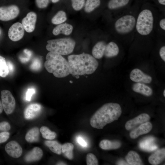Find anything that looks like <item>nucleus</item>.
<instances>
[{"instance_id": "27", "label": "nucleus", "mask_w": 165, "mask_h": 165, "mask_svg": "<svg viewBox=\"0 0 165 165\" xmlns=\"http://www.w3.org/2000/svg\"><path fill=\"white\" fill-rule=\"evenodd\" d=\"M74 148L73 144L70 143H66L62 145L61 152L64 156L69 160L73 158V151Z\"/></svg>"}, {"instance_id": "29", "label": "nucleus", "mask_w": 165, "mask_h": 165, "mask_svg": "<svg viewBox=\"0 0 165 165\" xmlns=\"http://www.w3.org/2000/svg\"><path fill=\"white\" fill-rule=\"evenodd\" d=\"M101 4L100 0H86L84 5V11L90 13L98 7Z\"/></svg>"}, {"instance_id": "21", "label": "nucleus", "mask_w": 165, "mask_h": 165, "mask_svg": "<svg viewBox=\"0 0 165 165\" xmlns=\"http://www.w3.org/2000/svg\"><path fill=\"white\" fill-rule=\"evenodd\" d=\"M106 44L104 41L97 42L92 50V56L96 59H100L104 55Z\"/></svg>"}, {"instance_id": "34", "label": "nucleus", "mask_w": 165, "mask_h": 165, "mask_svg": "<svg viewBox=\"0 0 165 165\" xmlns=\"http://www.w3.org/2000/svg\"><path fill=\"white\" fill-rule=\"evenodd\" d=\"M86 163L87 165H97L98 162L96 156L93 153H88L86 156Z\"/></svg>"}, {"instance_id": "31", "label": "nucleus", "mask_w": 165, "mask_h": 165, "mask_svg": "<svg viewBox=\"0 0 165 165\" xmlns=\"http://www.w3.org/2000/svg\"><path fill=\"white\" fill-rule=\"evenodd\" d=\"M39 131L42 134V137L45 139L51 140L55 138L56 134L51 131L48 127L42 126L40 128Z\"/></svg>"}, {"instance_id": "36", "label": "nucleus", "mask_w": 165, "mask_h": 165, "mask_svg": "<svg viewBox=\"0 0 165 165\" xmlns=\"http://www.w3.org/2000/svg\"><path fill=\"white\" fill-rule=\"evenodd\" d=\"M41 66L40 61L38 58L34 59L31 66V68L34 70H37L39 69Z\"/></svg>"}, {"instance_id": "49", "label": "nucleus", "mask_w": 165, "mask_h": 165, "mask_svg": "<svg viewBox=\"0 0 165 165\" xmlns=\"http://www.w3.org/2000/svg\"><path fill=\"white\" fill-rule=\"evenodd\" d=\"M163 95L165 97V90H164L163 92Z\"/></svg>"}, {"instance_id": "17", "label": "nucleus", "mask_w": 165, "mask_h": 165, "mask_svg": "<svg viewBox=\"0 0 165 165\" xmlns=\"http://www.w3.org/2000/svg\"><path fill=\"white\" fill-rule=\"evenodd\" d=\"M73 29V27L71 24L67 23H62L58 25L53 29L52 33L55 36L60 34L68 35L71 34Z\"/></svg>"}, {"instance_id": "5", "label": "nucleus", "mask_w": 165, "mask_h": 165, "mask_svg": "<svg viewBox=\"0 0 165 165\" xmlns=\"http://www.w3.org/2000/svg\"><path fill=\"white\" fill-rule=\"evenodd\" d=\"M154 17L152 11L144 9L139 13L136 20L135 28L140 35L145 36L152 31L154 26Z\"/></svg>"}, {"instance_id": "19", "label": "nucleus", "mask_w": 165, "mask_h": 165, "mask_svg": "<svg viewBox=\"0 0 165 165\" xmlns=\"http://www.w3.org/2000/svg\"><path fill=\"white\" fill-rule=\"evenodd\" d=\"M134 91L147 96H150L152 94V89L144 83L137 82L133 84L132 87Z\"/></svg>"}, {"instance_id": "9", "label": "nucleus", "mask_w": 165, "mask_h": 165, "mask_svg": "<svg viewBox=\"0 0 165 165\" xmlns=\"http://www.w3.org/2000/svg\"><path fill=\"white\" fill-rule=\"evenodd\" d=\"M24 31V29L21 23L17 22L10 26L8 30V36L11 41H18L23 38Z\"/></svg>"}, {"instance_id": "16", "label": "nucleus", "mask_w": 165, "mask_h": 165, "mask_svg": "<svg viewBox=\"0 0 165 165\" xmlns=\"http://www.w3.org/2000/svg\"><path fill=\"white\" fill-rule=\"evenodd\" d=\"M155 139L153 137H148L141 140L139 143L140 148L143 151L151 152L156 150L158 146L155 143Z\"/></svg>"}, {"instance_id": "14", "label": "nucleus", "mask_w": 165, "mask_h": 165, "mask_svg": "<svg viewBox=\"0 0 165 165\" xmlns=\"http://www.w3.org/2000/svg\"><path fill=\"white\" fill-rule=\"evenodd\" d=\"M150 119V116L146 113H142L138 115L134 119L127 122L125 127L127 130H130L138 124L147 122Z\"/></svg>"}, {"instance_id": "46", "label": "nucleus", "mask_w": 165, "mask_h": 165, "mask_svg": "<svg viewBox=\"0 0 165 165\" xmlns=\"http://www.w3.org/2000/svg\"><path fill=\"white\" fill-rule=\"evenodd\" d=\"M158 1L160 4L163 5H165V0H158Z\"/></svg>"}, {"instance_id": "10", "label": "nucleus", "mask_w": 165, "mask_h": 165, "mask_svg": "<svg viewBox=\"0 0 165 165\" xmlns=\"http://www.w3.org/2000/svg\"><path fill=\"white\" fill-rule=\"evenodd\" d=\"M37 20L36 13L32 11L28 13L22 20L21 24L25 31L29 33L33 32L35 29Z\"/></svg>"}, {"instance_id": "18", "label": "nucleus", "mask_w": 165, "mask_h": 165, "mask_svg": "<svg viewBox=\"0 0 165 165\" xmlns=\"http://www.w3.org/2000/svg\"><path fill=\"white\" fill-rule=\"evenodd\" d=\"M43 152L40 148L35 147L28 152L25 157V160L28 162L39 160L42 158Z\"/></svg>"}, {"instance_id": "3", "label": "nucleus", "mask_w": 165, "mask_h": 165, "mask_svg": "<svg viewBox=\"0 0 165 165\" xmlns=\"http://www.w3.org/2000/svg\"><path fill=\"white\" fill-rule=\"evenodd\" d=\"M44 67L49 73L57 78H63L70 74L68 61L61 55L49 52L46 56Z\"/></svg>"}, {"instance_id": "4", "label": "nucleus", "mask_w": 165, "mask_h": 165, "mask_svg": "<svg viewBox=\"0 0 165 165\" xmlns=\"http://www.w3.org/2000/svg\"><path fill=\"white\" fill-rule=\"evenodd\" d=\"M46 46V50L52 53L61 55L71 53L74 49L75 42L70 38H60L48 40Z\"/></svg>"}, {"instance_id": "42", "label": "nucleus", "mask_w": 165, "mask_h": 165, "mask_svg": "<svg viewBox=\"0 0 165 165\" xmlns=\"http://www.w3.org/2000/svg\"><path fill=\"white\" fill-rule=\"evenodd\" d=\"M159 25L160 28L163 30H165V19H161L159 22Z\"/></svg>"}, {"instance_id": "47", "label": "nucleus", "mask_w": 165, "mask_h": 165, "mask_svg": "<svg viewBox=\"0 0 165 165\" xmlns=\"http://www.w3.org/2000/svg\"><path fill=\"white\" fill-rule=\"evenodd\" d=\"M57 165H66L65 163L62 162H59L57 163Z\"/></svg>"}, {"instance_id": "44", "label": "nucleus", "mask_w": 165, "mask_h": 165, "mask_svg": "<svg viewBox=\"0 0 165 165\" xmlns=\"http://www.w3.org/2000/svg\"><path fill=\"white\" fill-rule=\"evenodd\" d=\"M116 164L119 165H129L128 163H127L125 161L122 160H119L117 162Z\"/></svg>"}, {"instance_id": "24", "label": "nucleus", "mask_w": 165, "mask_h": 165, "mask_svg": "<svg viewBox=\"0 0 165 165\" xmlns=\"http://www.w3.org/2000/svg\"><path fill=\"white\" fill-rule=\"evenodd\" d=\"M99 145L101 148L104 150L114 149L119 148L121 144L118 141L103 140L100 142Z\"/></svg>"}, {"instance_id": "1", "label": "nucleus", "mask_w": 165, "mask_h": 165, "mask_svg": "<svg viewBox=\"0 0 165 165\" xmlns=\"http://www.w3.org/2000/svg\"><path fill=\"white\" fill-rule=\"evenodd\" d=\"M70 74L81 75L93 73L98 65L97 60L92 56L85 53L73 54L68 57Z\"/></svg>"}, {"instance_id": "43", "label": "nucleus", "mask_w": 165, "mask_h": 165, "mask_svg": "<svg viewBox=\"0 0 165 165\" xmlns=\"http://www.w3.org/2000/svg\"><path fill=\"white\" fill-rule=\"evenodd\" d=\"M7 64L9 68V71L12 72L14 70V66L10 62H8Z\"/></svg>"}, {"instance_id": "28", "label": "nucleus", "mask_w": 165, "mask_h": 165, "mask_svg": "<svg viewBox=\"0 0 165 165\" xmlns=\"http://www.w3.org/2000/svg\"><path fill=\"white\" fill-rule=\"evenodd\" d=\"M67 20V17L65 12L63 10H60L53 17L51 21L53 24L58 25L63 23Z\"/></svg>"}, {"instance_id": "37", "label": "nucleus", "mask_w": 165, "mask_h": 165, "mask_svg": "<svg viewBox=\"0 0 165 165\" xmlns=\"http://www.w3.org/2000/svg\"><path fill=\"white\" fill-rule=\"evenodd\" d=\"M9 133L6 131L0 133V144L6 142L9 138Z\"/></svg>"}, {"instance_id": "11", "label": "nucleus", "mask_w": 165, "mask_h": 165, "mask_svg": "<svg viewBox=\"0 0 165 165\" xmlns=\"http://www.w3.org/2000/svg\"><path fill=\"white\" fill-rule=\"evenodd\" d=\"M130 79L137 82L149 83L152 81V78L150 75L143 72L138 68H135L131 72L130 75Z\"/></svg>"}, {"instance_id": "41", "label": "nucleus", "mask_w": 165, "mask_h": 165, "mask_svg": "<svg viewBox=\"0 0 165 165\" xmlns=\"http://www.w3.org/2000/svg\"><path fill=\"white\" fill-rule=\"evenodd\" d=\"M159 55L162 59L164 61H165V46H162L159 50Z\"/></svg>"}, {"instance_id": "32", "label": "nucleus", "mask_w": 165, "mask_h": 165, "mask_svg": "<svg viewBox=\"0 0 165 165\" xmlns=\"http://www.w3.org/2000/svg\"><path fill=\"white\" fill-rule=\"evenodd\" d=\"M9 70L4 57L0 56V76L6 77L8 74Z\"/></svg>"}, {"instance_id": "23", "label": "nucleus", "mask_w": 165, "mask_h": 165, "mask_svg": "<svg viewBox=\"0 0 165 165\" xmlns=\"http://www.w3.org/2000/svg\"><path fill=\"white\" fill-rule=\"evenodd\" d=\"M125 159L129 165H143L139 155L135 151H129L126 156Z\"/></svg>"}, {"instance_id": "22", "label": "nucleus", "mask_w": 165, "mask_h": 165, "mask_svg": "<svg viewBox=\"0 0 165 165\" xmlns=\"http://www.w3.org/2000/svg\"><path fill=\"white\" fill-rule=\"evenodd\" d=\"M118 45L113 42H110L106 45L104 54L107 58H111L117 56L119 53Z\"/></svg>"}, {"instance_id": "7", "label": "nucleus", "mask_w": 165, "mask_h": 165, "mask_svg": "<svg viewBox=\"0 0 165 165\" xmlns=\"http://www.w3.org/2000/svg\"><path fill=\"white\" fill-rule=\"evenodd\" d=\"M1 98L3 109L7 115L11 114L15 107V99L11 92L3 90L1 92Z\"/></svg>"}, {"instance_id": "25", "label": "nucleus", "mask_w": 165, "mask_h": 165, "mask_svg": "<svg viewBox=\"0 0 165 165\" xmlns=\"http://www.w3.org/2000/svg\"><path fill=\"white\" fill-rule=\"evenodd\" d=\"M39 130L38 128L35 127L30 129L25 137L26 140L29 143L37 142L39 140Z\"/></svg>"}, {"instance_id": "12", "label": "nucleus", "mask_w": 165, "mask_h": 165, "mask_svg": "<svg viewBox=\"0 0 165 165\" xmlns=\"http://www.w3.org/2000/svg\"><path fill=\"white\" fill-rule=\"evenodd\" d=\"M5 150L9 156L15 158L20 156L23 152L21 146L15 141H12L7 143L5 146Z\"/></svg>"}, {"instance_id": "2", "label": "nucleus", "mask_w": 165, "mask_h": 165, "mask_svg": "<svg viewBox=\"0 0 165 165\" xmlns=\"http://www.w3.org/2000/svg\"><path fill=\"white\" fill-rule=\"evenodd\" d=\"M122 109L119 104L109 103L103 105L92 116L90 123L93 128L102 129L108 124L117 120L121 115Z\"/></svg>"}, {"instance_id": "35", "label": "nucleus", "mask_w": 165, "mask_h": 165, "mask_svg": "<svg viewBox=\"0 0 165 165\" xmlns=\"http://www.w3.org/2000/svg\"><path fill=\"white\" fill-rule=\"evenodd\" d=\"M50 0H35L36 6L40 9L46 8L49 3Z\"/></svg>"}, {"instance_id": "30", "label": "nucleus", "mask_w": 165, "mask_h": 165, "mask_svg": "<svg viewBox=\"0 0 165 165\" xmlns=\"http://www.w3.org/2000/svg\"><path fill=\"white\" fill-rule=\"evenodd\" d=\"M130 0H110L108 4V8L113 10L123 7L127 5Z\"/></svg>"}, {"instance_id": "8", "label": "nucleus", "mask_w": 165, "mask_h": 165, "mask_svg": "<svg viewBox=\"0 0 165 165\" xmlns=\"http://www.w3.org/2000/svg\"><path fill=\"white\" fill-rule=\"evenodd\" d=\"M20 13V9L16 5L0 7V20L8 21L16 18Z\"/></svg>"}, {"instance_id": "15", "label": "nucleus", "mask_w": 165, "mask_h": 165, "mask_svg": "<svg viewBox=\"0 0 165 165\" xmlns=\"http://www.w3.org/2000/svg\"><path fill=\"white\" fill-rule=\"evenodd\" d=\"M152 128V125L149 122H146L141 124L138 127L132 130L130 135L132 139H135L139 136L149 132Z\"/></svg>"}, {"instance_id": "20", "label": "nucleus", "mask_w": 165, "mask_h": 165, "mask_svg": "<svg viewBox=\"0 0 165 165\" xmlns=\"http://www.w3.org/2000/svg\"><path fill=\"white\" fill-rule=\"evenodd\" d=\"M165 158V149H160L151 155L148 158L149 163L152 165H158L162 162Z\"/></svg>"}, {"instance_id": "45", "label": "nucleus", "mask_w": 165, "mask_h": 165, "mask_svg": "<svg viewBox=\"0 0 165 165\" xmlns=\"http://www.w3.org/2000/svg\"><path fill=\"white\" fill-rule=\"evenodd\" d=\"M3 109L2 101L0 100V114L2 112Z\"/></svg>"}, {"instance_id": "26", "label": "nucleus", "mask_w": 165, "mask_h": 165, "mask_svg": "<svg viewBox=\"0 0 165 165\" xmlns=\"http://www.w3.org/2000/svg\"><path fill=\"white\" fill-rule=\"evenodd\" d=\"M44 143L52 152L58 155L61 154L62 145L58 142L55 141L47 140Z\"/></svg>"}, {"instance_id": "38", "label": "nucleus", "mask_w": 165, "mask_h": 165, "mask_svg": "<svg viewBox=\"0 0 165 165\" xmlns=\"http://www.w3.org/2000/svg\"><path fill=\"white\" fill-rule=\"evenodd\" d=\"M10 128V126L8 122L4 121L0 123V131H8Z\"/></svg>"}, {"instance_id": "6", "label": "nucleus", "mask_w": 165, "mask_h": 165, "mask_svg": "<svg viewBox=\"0 0 165 165\" xmlns=\"http://www.w3.org/2000/svg\"><path fill=\"white\" fill-rule=\"evenodd\" d=\"M136 20L133 15L127 14L118 18L114 24L116 31L121 35L127 34L131 31L135 26Z\"/></svg>"}, {"instance_id": "13", "label": "nucleus", "mask_w": 165, "mask_h": 165, "mask_svg": "<svg viewBox=\"0 0 165 165\" xmlns=\"http://www.w3.org/2000/svg\"><path fill=\"white\" fill-rule=\"evenodd\" d=\"M42 109L41 105L38 103H33L28 105L24 111V116L27 119H32L39 114Z\"/></svg>"}, {"instance_id": "48", "label": "nucleus", "mask_w": 165, "mask_h": 165, "mask_svg": "<svg viewBox=\"0 0 165 165\" xmlns=\"http://www.w3.org/2000/svg\"><path fill=\"white\" fill-rule=\"evenodd\" d=\"M53 3H56L58 2L60 0H50Z\"/></svg>"}, {"instance_id": "39", "label": "nucleus", "mask_w": 165, "mask_h": 165, "mask_svg": "<svg viewBox=\"0 0 165 165\" xmlns=\"http://www.w3.org/2000/svg\"><path fill=\"white\" fill-rule=\"evenodd\" d=\"M35 90L34 88L28 89L26 94L25 99L26 100L28 101H30L32 96L35 93Z\"/></svg>"}, {"instance_id": "40", "label": "nucleus", "mask_w": 165, "mask_h": 165, "mask_svg": "<svg viewBox=\"0 0 165 165\" xmlns=\"http://www.w3.org/2000/svg\"><path fill=\"white\" fill-rule=\"evenodd\" d=\"M76 141L78 143L83 147H87L88 146L87 142L81 136L77 137L76 138Z\"/></svg>"}, {"instance_id": "33", "label": "nucleus", "mask_w": 165, "mask_h": 165, "mask_svg": "<svg viewBox=\"0 0 165 165\" xmlns=\"http://www.w3.org/2000/svg\"><path fill=\"white\" fill-rule=\"evenodd\" d=\"M72 7L75 11H79L84 6L85 0H71Z\"/></svg>"}]
</instances>
